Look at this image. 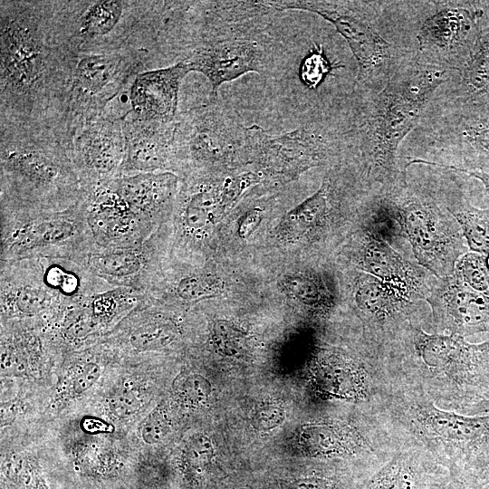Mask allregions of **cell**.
I'll return each mask as SVG.
<instances>
[{
	"label": "cell",
	"instance_id": "484cf974",
	"mask_svg": "<svg viewBox=\"0 0 489 489\" xmlns=\"http://www.w3.org/2000/svg\"><path fill=\"white\" fill-rule=\"evenodd\" d=\"M450 472L427 453L401 444L360 489H451Z\"/></svg>",
	"mask_w": 489,
	"mask_h": 489
},
{
	"label": "cell",
	"instance_id": "5b68a950",
	"mask_svg": "<svg viewBox=\"0 0 489 489\" xmlns=\"http://www.w3.org/2000/svg\"><path fill=\"white\" fill-rule=\"evenodd\" d=\"M378 416L400 446H414L454 479L489 483V414L469 416L436 406L415 389L390 386Z\"/></svg>",
	"mask_w": 489,
	"mask_h": 489
},
{
	"label": "cell",
	"instance_id": "8992f818",
	"mask_svg": "<svg viewBox=\"0 0 489 489\" xmlns=\"http://www.w3.org/2000/svg\"><path fill=\"white\" fill-rule=\"evenodd\" d=\"M82 187L62 135L37 122L0 121V208L61 210Z\"/></svg>",
	"mask_w": 489,
	"mask_h": 489
},
{
	"label": "cell",
	"instance_id": "f35d334b",
	"mask_svg": "<svg viewBox=\"0 0 489 489\" xmlns=\"http://www.w3.org/2000/svg\"><path fill=\"white\" fill-rule=\"evenodd\" d=\"M333 69L334 67L324 55L322 48H315L301 64V80L309 88L315 89Z\"/></svg>",
	"mask_w": 489,
	"mask_h": 489
},
{
	"label": "cell",
	"instance_id": "9a60e30c",
	"mask_svg": "<svg viewBox=\"0 0 489 489\" xmlns=\"http://www.w3.org/2000/svg\"><path fill=\"white\" fill-rule=\"evenodd\" d=\"M351 292L368 345L382 357L411 324H421L419 302L401 296L367 273L359 272Z\"/></svg>",
	"mask_w": 489,
	"mask_h": 489
},
{
	"label": "cell",
	"instance_id": "d4e9b609",
	"mask_svg": "<svg viewBox=\"0 0 489 489\" xmlns=\"http://www.w3.org/2000/svg\"><path fill=\"white\" fill-rule=\"evenodd\" d=\"M106 343L131 354H146L173 346L181 329L171 315L149 298L126 316Z\"/></svg>",
	"mask_w": 489,
	"mask_h": 489
},
{
	"label": "cell",
	"instance_id": "d6986e66",
	"mask_svg": "<svg viewBox=\"0 0 489 489\" xmlns=\"http://www.w3.org/2000/svg\"><path fill=\"white\" fill-rule=\"evenodd\" d=\"M160 225L143 242L127 247L94 248L82 263L94 276L113 287H128L148 294L160 281L166 234Z\"/></svg>",
	"mask_w": 489,
	"mask_h": 489
},
{
	"label": "cell",
	"instance_id": "5bb4252c",
	"mask_svg": "<svg viewBox=\"0 0 489 489\" xmlns=\"http://www.w3.org/2000/svg\"><path fill=\"white\" fill-rule=\"evenodd\" d=\"M261 182L253 171L235 174H190L181 177L176 199L177 228L182 239L198 242L222 210L251 186Z\"/></svg>",
	"mask_w": 489,
	"mask_h": 489
},
{
	"label": "cell",
	"instance_id": "7402d4cb",
	"mask_svg": "<svg viewBox=\"0 0 489 489\" xmlns=\"http://www.w3.org/2000/svg\"><path fill=\"white\" fill-rule=\"evenodd\" d=\"M426 302L436 333L465 338L489 332V294L473 290L455 273L435 278Z\"/></svg>",
	"mask_w": 489,
	"mask_h": 489
},
{
	"label": "cell",
	"instance_id": "603a6c76",
	"mask_svg": "<svg viewBox=\"0 0 489 489\" xmlns=\"http://www.w3.org/2000/svg\"><path fill=\"white\" fill-rule=\"evenodd\" d=\"M456 108L430 128V143L457 155L460 168L489 174V112L483 106Z\"/></svg>",
	"mask_w": 489,
	"mask_h": 489
},
{
	"label": "cell",
	"instance_id": "c3c4849f",
	"mask_svg": "<svg viewBox=\"0 0 489 489\" xmlns=\"http://www.w3.org/2000/svg\"><path fill=\"white\" fill-rule=\"evenodd\" d=\"M483 107H484V109L489 112V102L485 105H483Z\"/></svg>",
	"mask_w": 489,
	"mask_h": 489
},
{
	"label": "cell",
	"instance_id": "ee69618b",
	"mask_svg": "<svg viewBox=\"0 0 489 489\" xmlns=\"http://www.w3.org/2000/svg\"><path fill=\"white\" fill-rule=\"evenodd\" d=\"M264 210L260 206H253L247 209L239 218L237 235L245 239L257 228L263 219Z\"/></svg>",
	"mask_w": 489,
	"mask_h": 489
},
{
	"label": "cell",
	"instance_id": "7dc6e473",
	"mask_svg": "<svg viewBox=\"0 0 489 489\" xmlns=\"http://www.w3.org/2000/svg\"><path fill=\"white\" fill-rule=\"evenodd\" d=\"M483 486H480L476 484L461 481L453 478V484L451 489H482Z\"/></svg>",
	"mask_w": 489,
	"mask_h": 489
},
{
	"label": "cell",
	"instance_id": "1f68e13d",
	"mask_svg": "<svg viewBox=\"0 0 489 489\" xmlns=\"http://www.w3.org/2000/svg\"><path fill=\"white\" fill-rule=\"evenodd\" d=\"M168 294L182 302H194L219 295L223 291V283L212 272L192 270L175 277L167 285Z\"/></svg>",
	"mask_w": 489,
	"mask_h": 489
},
{
	"label": "cell",
	"instance_id": "7c38bea8",
	"mask_svg": "<svg viewBox=\"0 0 489 489\" xmlns=\"http://www.w3.org/2000/svg\"><path fill=\"white\" fill-rule=\"evenodd\" d=\"M249 162L255 163L266 177H293L320 166L337 155L348 144L347 132L337 133L319 123L307 124L273 135L261 126L247 127Z\"/></svg>",
	"mask_w": 489,
	"mask_h": 489
},
{
	"label": "cell",
	"instance_id": "d6a6232c",
	"mask_svg": "<svg viewBox=\"0 0 489 489\" xmlns=\"http://www.w3.org/2000/svg\"><path fill=\"white\" fill-rule=\"evenodd\" d=\"M287 293L307 307L326 313L335 304L334 294L322 278L309 274H290L283 280Z\"/></svg>",
	"mask_w": 489,
	"mask_h": 489
},
{
	"label": "cell",
	"instance_id": "3957f363",
	"mask_svg": "<svg viewBox=\"0 0 489 489\" xmlns=\"http://www.w3.org/2000/svg\"><path fill=\"white\" fill-rule=\"evenodd\" d=\"M450 70L420 57L398 62L386 83L365 102L348 129L350 145L360 152L366 182L374 191L390 193L407 182L398 150L416 128Z\"/></svg>",
	"mask_w": 489,
	"mask_h": 489
},
{
	"label": "cell",
	"instance_id": "836d02e7",
	"mask_svg": "<svg viewBox=\"0 0 489 489\" xmlns=\"http://www.w3.org/2000/svg\"><path fill=\"white\" fill-rule=\"evenodd\" d=\"M454 273L473 290L489 294V265L485 254L465 253L456 262Z\"/></svg>",
	"mask_w": 489,
	"mask_h": 489
},
{
	"label": "cell",
	"instance_id": "52a82bcc",
	"mask_svg": "<svg viewBox=\"0 0 489 489\" xmlns=\"http://www.w3.org/2000/svg\"><path fill=\"white\" fill-rule=\"evenodd\" d=\"M151 53L126 47L73 49L53 127L69 146L73 133L107 111L131 78L147 71Z\"/></svg>",
	"mask_w": 489,
	"mask_h": 489
},
{
	"label": "cell",
	"instance_id": "ffe728a7",
	"mask_svg": "<svg viewBox=\"0 0 489 489\" xmlns=\"http://www.w3.org/2000/svg\"><path fill=\"white\" fill-rule=\"evenodd\" d=\"M365 216L354 249L357 268L378 278L409 301H426L436 277L400 255Z\"/></svg>",
	"mask_w": 489,
	"mask_h": 489
},
{
	"label": "cell",
	"instance_id": "83f0119b",
	"mask_svg": "<svg viewBox=\"0 0 489 489\" xmlns=\"http://www.w3.org/2000/svg\"><path fill=\"white\" fill-rule=\"evenodd\" d=\"M189 72L181 62L139 73L129 89L131 113L145 120L175 121L178 93Z\"/></svg>",
	"mask_w": 489,
	"mask_h": 489
},
{
	"label": "cell",
	"instance_id": "ba28073f",
	"mask_svg": "<svg viewBox=\"0 0 489 489\" xmlns=\"http://www.w3.org/2000/svg\"><path fill=\"white\" fill-rule=\"evenodd\" d=\"M381 199L399 234L411 244L417 264L436 278L452 275L467 247L459 224L441 197L407 183L381 194Z\"/></svg>",
	"mask_w": 489,
	"mask_h": 489
},
{
	"label": "cell",
	"instance_id": "f546056e",
	"mask_svg": "<svg viewBox=\"0 0 489 489\" xmlns=\"http://www.w3.org/2000/svg\"><path fill=\"white\" fill-rule=\"evenodd\" d=\"M336 182L331 174L324 177L320 188L283 217V233L298 237L322 228L330 218Z\"/></svg>",
	"mask_w": 489,
	"mask_h": 489
},
{
	"label": "cell",
	"instance_id": "cb8c5ba5",
	"mask_svg": "<svg viewBox=\"0 0 489 489\" xmlns=\"http://www.w3.org/2000/svg\"><path fill=\"white\" fill-rule=\"evenodd\" d=\"M175 121L145 120L131 111L125 114V158L121 176L152 172L176 174Z\"/></svg>",
	"mask_w": 489,
	"mask_h": 489
},
{
	"label": "cell",
	"instance_id": "7a4b0ae2",
	"mask_svg": "<svg viewBox=\"0 0 489 489\" xmlns=\"http://www.w3.org/2000/svg\"><path fill=\"white\" fill-rule=\"evenodd\" d=\"M278 13L269 1H186L168 53L188 72L206 76L217 99L223 83L273 70L279 46L271 26Z\"/></svg>",
	"mask_w": 489,
	"mask_h": 489
},
{
	"label": "cell",
	"instance_id": "b9f144b4",
	"mask_svg": "<svg viewBox=\"0 0 489 489\" xmlns=\"http://www.w3.org/2000/svg\"><path fill=\"white\" fill-rule=\"evenodd\" d=\"M280 489H345V484L337 476L312 474L286 482Z\"/></svg>",
	"mask_w": 489,
	"mask_h": 489
},
{
	"label": "cell",
	"instance_id": "d590c367",
	"mask_svg": "<svg viewBox=\"0 0 489 489\" xmlns=\"http://www.w3.org/2000/svg\"><path fill=\"white\" fill-rule=\"evenodd\" d=\"M210 439L203 435L192 436L185 449V468L193 477H201L210 467L214 457Z\"/></svg>",
	"mask_w": 489,
	"mask_h": 489
},
{
	"label": "cell",
	"instance_id": "ab89813d",
	"mask_svg": "<svg viewBox=\"0 0 489 489\" xmlns=\"http://www.w3.org/2000/svg\"><path fill=\"white\" fill-rule=\"evenodd\" d=\"M140 436L148 445L162 442L171 430L170 419L165 404H159L144 419Z\"/></svg>",
	"mask_w": 489,
	"mask_h": 489
},
{
	"label": "cell",
	"instance_id": "e0dca14e",
	"mask_svg": "<svg viewBox=\"0 0 489 489\" xmlns=\"http://www.w3.org/2000/svg\"><path fill=\"white\" fill-rule=\"evenodd\" d=\"M484 12L473 5L446 7L428 16L417 39L427 62L459 71L470 58L483 30Z\"/></svg>",
	"mask_w": 489,
	"mask_h": 489
},
{
	"label": "cell",
	"instance_id": "4316f807",
	"mask_svg": "<svg viewBox=\"0 0 489 489\" xmlns=\"http://www.w3.org/2000/svg\"><path fill=\"white\" fill-rule=\"evenodd\" d=\"M111 183L133 213L156 231L172 212L181 185L173 172L122 175Z\"/></svg>",
	"mask_w": 489,
	"mask_h": 489
},
{
	"label": "cell",
	"instance_id": "f6af8a7d",
	"mask_svg": "<svg viewBox=\"0 0 489 489\" xmlns=\"http://www.w3.org/2000/svg\"><path fill=\"white\" fill-rule=\"evenodd\" d=\"M408 161H409L408 162L409 166L411 164H425L428 166L444 168L446 170L448 169L449 171H453V172L463 173L469 177H475L483 183L487 194L489 195V174H486L481 171L467 170V169L455 167L453 165L443 164L436 161L423 159V158H408Z\"/></svg>",
	"mask_w": 489,
	"mask_h": 489
},
{
	"label": "cell",
	"instance_id": "e575fe53",
	"mask_svg": "<svg viewBox=\"0 0 489 489\" xmlns=\"http://www.w3.org/2000/svg\"><path fill=\"white\" fill-rule=\"evenodd\" d=\"M210 341L216 351L226 356H238L246 347L244 331L224 320L216 321L212 324Z\"/></svg>",
	"mask_w": 489,
	"mask_h": 489
},
{
	"label": "cell",
	"instance_id": "4fadbf2b",
	"mask_svg": "<svg viewBox=\"0 0 489 489\" xmlns=\"http://www.w3.org/2000/svg\"><path fill=\"white\" fill-rule=\"evenodd\" d=\"M269 3L278 12H310L332 24L346 40L358 63L357 80L360 88H373L374 83L380 81L385 84L398 62L390 43L369 23L362 2L283 0Z\"/></svg>",
	"mask_w": 489,
	"mask_h": 489
},
{
	"label": "cell",
	"instance_id": "60d3db41",
	"mask_svg": "<svg viewBox=\"0 0 489 489\" xmlns=\"http://www.w3.org/2000/svg\"><path fill=\"white\" fill-rule=\"evenodd\" d=\"M141 407V396L132 388L117 390L108 401V410L117 419L131 418L140 410Z\"/></svg>",
	"mask_w": 489,
	"mask_h": 489
},
{
	"label": "cell",
	"instance_id": "277c9868",
	"mask_svg": "<svg viewBox=\"0 0 489 489\" xmlns=\"http://www.w3.org/2000/svg\"><path fill=\"white\" fill-rule=\"evenodd\" d=\"M383 360L390 386L419 391L442 408L465 414L489 398V339L471 343L456 334L426 332L416 323Z\"/></svg>",
	"mask_w": 489,
	"mask_h": 489
},
{
	"label": "cell",
	"instance_id": "8d00e7d4",
	"mask_svg": "<svg viewBox=\"0 0 489 489\" xmlns=\"http://www.w3.org/2000/svg\"><path fill=\"white\" fill-rule=\"evenodd\" d=\"M174 389L177 397L185 405L197 407L207 401L212 386L203 375L191 373L177 378L174 382Z\"/></svg>",
	"mask_w": 489,
	"mask_h": 489
},
{
	"label": "cell",
	"instance_id": "8fae6325",
	"mask_svg": "<svg viewBox=\"0 0 489 489\" xmlns=\"http://www.w3.org/2000/svg\"><path fill=\"white\" fill-rule=\"evenodd\" d=\"M0 263L32 257L82 262L95 248L82 199L61 210L0 208Z\"/></svg>",
	"mask_w": 489,
	"mask_h": 489
},
{
	"label": "cell",
	"instance_id": "44dd1931",
	"mask_svg": "<svg viewBox=\"0 0 489 489\" xmlns=\"http://www.w3.org/2000/svg\"><path fill=\"white\" fill-rule=\"evenodd\" d=\"M82 202L96 248L131 246L155 232L133 213L111 180L82 187Z\"/></svg>",
	"mask_w": 489,
	"mask_h": 489
},
{
	"label": "cell",
	"instance_id": "f1b7e54d",
	"mask_svg": "<svg viewBox=\"0 0 489 489\" xmlns=\"http://www.w3.org/2000/svg\"><path fill=\"white\" fill-rule=\"evenodd\" d=\"M458 74L455 106H483L489 102V26H483L474 52Z\"/></svg>",
	"mask_w": 489,
	"mask_h": 489
},
{
	"label": "cell",
	"instance_id": "6da1fadb",
	"mask_svg": "<svg viewBox=\"0 0 489 489\" xmlns=\"http://www.w3.org/2000/svg\"><path fill=\"white\" fill-rule=\"evenodd\" d=\"M1 120L52 126L72 48L57 1H1Z\"/></svg>",
	"mask_w": 489,
	"mask_h": 489
},
{
	"label": "cell",
	"instance_id": "ac0fdd59",
	"mask_svg": "<svg viewBox=\"0 0 489 489\" xmlns=\"http://www.w3.org/2000/svg\"><path fill=\"white\" fill-rule=\"evenodd\" d=\"M124 116L106 111L84 123L72 136L69 152L82 187L121 176L125 158Z\"/></svg>",
	"mask_w": 489,
	"mask_h": 489
},
{
	"label": "cell",
	"instance_id": "30bf717a",
	"mask_svg": "<svg viewBox=\"0 0 489 489\" xmlns=\"http://www.w3.org/2000/svg\"><path fill=\"white\" fill-rule=\"evenodd\" d=\"M57 5L73 49H155L158 1H57Z\"/></svg>",
	"mask_w": 489,
	"mask_h": 489
},
{
	"label": "cell",
	"instance_id": "bcb514c9",
	"mask_svg": "<svg viewBox=\"0 0 489 489\" xmlns=\"http://www.w3.org/2000/svg\"><path fill=\"white\" fill-rule=\"evenodd\" d=\"M486 414H489V398L472 406L465 412V415H469V416L486 415Z\"/></svg>",
	"mask_w": 489,
	"mask_h": 489
},
{
	"label": "cell",
	"instance_id": "2e32d148",
	"mask_svg": "<svg viewBox=\"0 0 489 489\" xmlns=\"http://www.w3.org/2000/svg\"><path fill=\"white\" fill-rule=\"evenodd\" d=\"M76 303L47 286L35 258L0 263L1 321H37L55 327Z\"/></svg>",
	"mask_w": 489,
	"mask_h": 489
},
{
	"label": "cell",
	"instance_id": "7bdbcfd3",
	"mask_svg": "<svg viewBox=\"0 0 489 489\" xmlns=\"http://www.w3.org/2000/svg\"><path fill=\"white\" fill-rule=\"evenodd\" d=\"M284 419V411L282 408L273 405H265L259 408L253 416V424L258 429H272Z\"/></svg>",
	"mask_w": 489,
	"mask_h": 489
},
{
	"label": "cell",
	"instance_id": "74e56055",
	"mask_svg": "<svg viewBox=\"0 0 489 489\" xmlns=\"http://www.w3.org/2000/svg\"><path fill=\"white\" fill-rule=\"evenodd\" d=\"M101 352L102 348L91 349L87 351L86 357L82 358L76 366L75 376L71 385V391L73 395L83 394L100 379L102 373V366L100 362Z\"/></svg>",
	"mask_w": 489,
	"mask_h": 489
},
{
	"label": "cell",
	"instance_id": "4dcf8cb0",
	"mask_svg": "<svg viewBox=\"0 0 489 489\" xmlns=\"http://www.w3.org/2000/svg\"><path fill=\"white\" fill-rule=\"evenodd\" d=\"M442 202L459 224L470 252L489 254V207L472 206L461 193Z\"/></svg>",
	"mask_w": 489,
	"mask_h": 489
},
{
	"label": "cell",
	"instance_id": "9c48e42d",
	"mask_svg": "<svg viewBox=\"0 0 489 489\" xmlns=\"http://www.w3.org/2000/svg\"><path fill=\"white\" fill-rule=\"evenodd\" d=\"M176 174H216L249 162L247 127L228 106L209 102L179 112L175 121Z\"/></svg>",
	"mask_w": 489,
	"mask_h": 489
}]
</instances>
